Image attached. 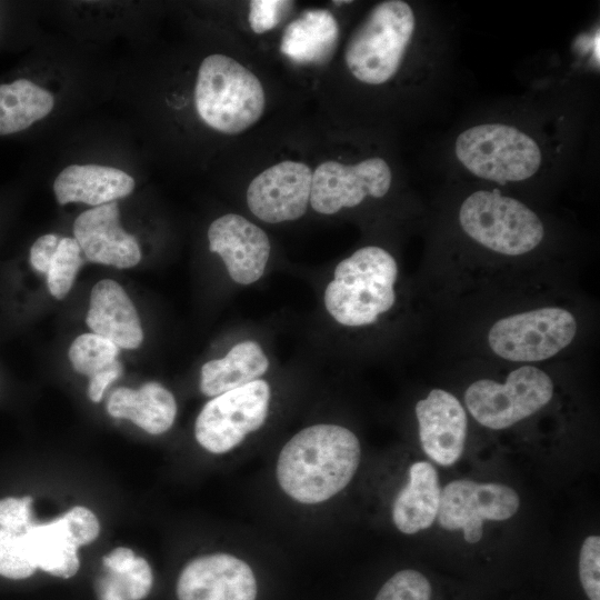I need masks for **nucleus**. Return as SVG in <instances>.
<instances>
[{"label":"nucleus","mask_w":600,"mask_h":600,"mask_svg":"<svg viewBox=\"0 0 600 600\" xmlns=\"http://www.w3.org/2000/svg\"><path fill=\"white\" fill-rule=\"evenodd\" d=\"M360 443L349 429L314 424L294 434L277 463L281 489L298 502L313 504L340 492L360 462Z\"/></svg>","instance_id":"obj_1"},{"label":"nucleus","mask_w":600,"mask_h":600,"mask_svg":"<svg viewBox=\"0 0 600 600\" xmlns=\"http://www.w3.org/2000/svg\"><path fill=\"white\" fill-rule=\"evenodd\" d=\"M324 290V307L340 324L361 327L374 323L396 301L398 266L377 246L363 247L343 259Z\"/></svg>","instance_id":"obj_2"},{"label":"nucleus","mask_w":600,"mask_h":600,"mask_svg":"<svg viewBox=\"0 0 600 600\" xmlns=\"http://www.w3.org/2000/svg\"><path fill=\"white\" fill-rule=\"evenodd\" d=\"M194 106L207 126L226 134H238L261 118L264 90L258 77L233 58L210 54L198 70Z\"/></svg>","instance_id":"obj_3"},{"label":"nucleus","mask_w":600,"mask_h":600,"mask_svg":"<svg viewBox=\"0 0 600 600\" xmlns=\"http://www.w3.org/2000/svg\"><path fill=\"white\" fill-rule=\"evenodd\" d=\"M414 27V13L407 2L378 3L346 47L344 60L351 74L367 84L390 80L399 70Z\"/></svg>","instance_id":"obj_4"},{"label":"nucleus","mask_w":600,"mask_h":600,"mask_svg":"<svg viewBox=\"0 0 600 600\" xmlns=\"http://www.w3.org/2000/svg\"><path fill=\"white\" fill-rule=\"evenodd\" d=\"M459 221L471 239L507 256L530 252L544 236L543 224L531 209L498 190L470 194L461 204Z\"/></svg>","instance_id":"obj_5"},{"label":"nucleus","mask_w":600,"mask_h":600,"mask_svg":"<svg viewBox=\"0 0 600 600\" xmlns=\"http://www.w3.org/2000/svg\"><path fill=\"white\" fill-rule=\"evenodd\" d=\"M454 151L471 173L500 184L529 179L541 164L538 143L502 123H484L462 131Z\"/></svg>","instance_id":"obj_6"},{"label":"nucleus","mask_w":600,"mask_h":600,"mask_svg":"<svg viewBox=\"0 0 600 600\" xmlns=\"http://www.w3.org/2000/svg\"><path fill=\"white\" fill-rule=\"evenodd\" d=\"M552 394L551 378L539 368L523 366L511 371L504 383L474 381L464 392V403L480 424L501 430L536 413Z\"/></svg>","instance_id":"obj_7"},{"label":"nucleus","mask_w":600,"mask_h":600,"mask_svg":"<svg viewBox=\"0 0 600 600\" xmlns=\"http://www.w3.org/2000/svg\"><path fill=\"white\" fill-rule=\"evenodd\" d=\"M576 333L577 321L571 312L546 307L498 320L489 330L488 342L506 360L533 362L559 353Z\"/></svg>","instance_id":"obj_8"},{"label":"nucleus","mask_w":600,"mask_h":600,"mask_svg":"<svg viewBox=\"0 0 600 600\" xmlns=\"http://www.w3.org/2000/svg\"><path fill=\"white\" fill-rule=\"evenodd\" d=\"M269 401L270 387L261 379L212 398L196 420L197 441L212 453L228 452L264 423Z\"/></svg>","instance_id":"obj_9"},{"label":"nucleus","mask_w":600,"mask_h":600,"mask_svg":"<svg viewBox=\"0 0 600 600\" xmlns=\"http://www.w3.org/2000/svg\"><path fill=\"white\" fill-rule=\"evenodd\" d=\"M519 504L518 493L508 486L454 480L441 489L437 519L441 528L462 530L464 540L476 543L482 538L484 520H507Z\"/></svg>","instance_id":"obj_10"},{"label":"nucleus","mask_w":600,"mask_h":600,"mask_svg":"<svg viewBox=\"0 0 600 600\" xmlns=\"http://www.w3.org/2000/svg\"><path fill=\"white\" fill-rule=\"evenodd\" d=\"M389 164L381 158H369L357 164L326 161L312 172L310 204L321 214H333L353 208L366 197L382 198L391 187Z\"/></svg>","instance_id":"obj_11"},{"label":"nucleus","mask_w":600,"mask_h":600,"mask_svg":"<svg viewBox=\"0 0 600 600\" xmlns=\"http://www.w3.org/2000/svg\"><path fill=\"white\" fill-rule=\"evenodd\" d=\"M100 531L96 514L77 506L60 518L48 522L34 521L29 530V554L37 569L52 576L70 578L80 562L78 548L91 543Z\"/></svg>","instance_id":"obj_12"},{"label":"nucleus","mask_w":600,"mask_h":600,"mask_svg":"<svg viewBox=\"0 0 600 600\" xmlns=\"http://www.w3.org/2000/svg\"><path fill=\"white\" fill-rule=\"evenodd\" d=\"M312 171L303 162L282 161L259 173L247 189L250 211L267 223L301 218L307 211Z\"/></svg>","instance_id":"obj_13"},{"label":"nucleus","mask_w":600,"mask_h":600,"mask_svg":"<svg viewBox=\"0 0 600 600\" xmlns=\"http://www.w3.org/2000/svg\"><path fill=\"white\" fill-rule=\"evenodd\" d=\"M208 240L210 251L221 257L234 282L247 286L262 277L271 244L261 228L242 216L228 213L210 224Z\"/></svg>","instance_id":"obj_14"},{"label":"nucleus","mask_w":600,"mask_h":600,"mask_svg":"<svg viewBox=\"0 0 600 600\" xmlns=\"http://www.w3.org/2000/svg\"><path fill=\"white\" fill-rule=\"evenodd\" d=\"M179 600H256L257 581L241 559L216 553L190 561L177 583Z\"/></svg>","instance_id":"obj_15"},{"label":"nucleus","mask_w":600,"mask_h":600,"mask_svg":"<svg viewBox=\"0 0 600 600\" xmlns=\"http://www.w3.org/2000/svg\"><path fill=\"white\" fill-rule=\"evenodd\" d=\"M416 416L424 453L443 467L458 461L463 452L468 427L461 402L446 390L432 389L417 402Z\"/></svg>","instance_id":"obj_16"},{"label":"nucleus","mask_w":600,"mask_h":600,"mask_svg":"<svg viewBox=\"0 0 600 600\" xmlns=\"http://www.w3.org/2000/svg\"><path fill=\"white\" fill-rule=\"evenodd\" d=\"M117 201L80 213L73 223V236L84 257L96 263L119 269L132 268L141 260L134 236L124 231L119 221Z\"/></svg>","instance_id":"obj_17"},{"label":"nucleus","mask_w":600,"mask_h":600,"mask_svg":"<svg viewBox=\"0 0 600 600\" xmlns=\"http://www.w3.org/2000/svg\"><path fill=\"white\" fill-rule=\"evenodd\" d=\"M86 322L92 333L122 349H137L143 341L134 306L123 288L111 279H103L93 286Z\"/></svg>","instance_id":"obj_18"},{"label":"nucleus","mask_w":600,"mask_h":600,"mask_svg":"<svg viewBox=\"0 0 600 600\" xmlns=\"http://www.w3.org/2000/svg\"><path fill=\"white\" fill-rule=\"evenodd\" d=\"M134 179L123 170L100 164H71L54 179L53 192L59 204L82 202L98 207L129 196Z\"/></svg>","instance_id":"obj_19"},{"label":"nucleus","mask_w":600,"mask_h":600,"mask_svg":"<svg viewBox=\"0 0 600 600\" xmlns=\"http://www.w3.org/2000/svg\"><path fill=\"white\" fill-rule=\"evenodd\" d=\"M338 38L333 14L326 9H309L287 26L280 51L299 64H323L333 56Z\"/></svg>","instance_id":"obj_20"},{"label":"nucleus","mask_w":600,"mask_h":600,"mask_svg":"<svg viewBox=\"0 0 600 600\" xmlns=\"http://www.w3.org/2000/svg\"><path fill=\"white\" fill-rule=\"evenodd\" d=\"M107 410L113 418L128 419L150 434H160L173 424L177 403L168 389L151 381L137 390L116 389L107 401Z\"/></svg>","instance_id":"obj_21"},{"label":"nucleus","mask_w":600,"mask_h":600,"mask_svg":"<svg viewBox=\"0 0 600 600\" xmlns=\"http://www.w3.org/2000/svg\"><path fill=\"white\" fill-rule=\"evenodd\" d=\"M441 488L434 467L427 461H418L409 468L408 483L394 499L392 520L406 534L428 529L434 522Z\"/></svg>","instance_id":"obj_22"},{"label":"nucleus","mask_w":600,"mask_h":600,"mask_svg":"<svg viewBox=\"0 0 600 600\" xmlns=\"http://www.w3.org/2000/svg\"><path fill=\"white\" fill-rule=\"evenodd\" d=\"M31 503V497L0 500V576L6 578L24 579L37 570L28 549Z\"/></svg>","instance_id":"obj_23"},{"label":"nucleus","mask_w":600,"mask_h":600,"mask_svg":"<svg viewBox=\"0 0 600 600\" xmlns=\"http://www.w3.org/2000/svg\"><path fill=\"white\" fill-rule=\"evenodd\" d=\"M268 368L269 360L260 344L242 341L223 358L210 360L201 367L200 390L208 397H217L257 380Z\"/></svg>","instance_id":"obj_24"},{"label":"nucleus","mask_w":600,"mask_h":600,"mask_svg":"<svg viewBox=\"0 0 600 600\" xmlns=\"http://www.w3.org/2000/svg\"><path fill=\"white\" fill-rule=\"evenodd\" d=\"M54 107L50 91L20 78L0 84V136L22 131L47 117Z\"/></svg>","instance_id":"obj_25"},{"label":"nucleus","mask_w":600,"mask_h":600,"mask_svg":"<svg viewBox=\"0 0 600 600\" xmlns=\"http://www.w3.org/2000/svg\"><path fill=\"white\" fill-rule=\"evenodd\" d=\"M109 574L98 583L100 600H141L152 586L149 563L134 556L129 548L120 547L103 557Z\"/></svg>","instance_id":"obj_26"},{"label":"nucleus","mask_w":600,"mask_h":600,"mask_svg":"<svg viewBox=\"0 0 600 600\" xmlns=\"http://www.w3.org/2000/svg\"><path fill=\"white\" fill-rule=\"evenodd\" d=\"M119 347L96 333L77 337L69 348V359L73 369L89 378L103 372L118 362Z\"/></svg>","instance_id":"obj_27"},{"label":"nucleus","mask_w":600,"mask_h":600,"mask_svg":"<svg viewBox=\"0 0 600 600\" xmlns=\"http://www.w3.org/2000/svg\"><path fill=\"white\" fill-rule=\"evenodd\" d=\"M82 251L74 238L61 237L46 272L49 292L63 299L70 291L76 276L83 264Z\"/></svg>","instance_id":"obj_28"},{"label":"nucleus","mask_w":600,"mask_h":600,"mask_svg":"<svg viewBox=\"0 0 600 600\" xmlns=\"http://www.w3.org/2000/svg\"><path fill=\"white\" fill-rule=\"evenodd\" d=\"M431 584L420 572L404 569L393 574L374 600H430Z\"/></svg>","instance_id":"obj_29"},{"label":"nucleus","mask_w":600,"mask_h":600,"mask_svg":"<svg viewBox=\"0 0 600 600\" xmlns=\"http://www.w3.org/2000/svg\"><path fill=\"white\" fill-rule=\"evenodd\" d=\"M579 577L589 600H600V538L584 539L579 554Z\"/></svg>","instance_id":"obj_30"},{"label":"nucleus","mask_w":600,"mask_h":600,"mask_svg":"<svg viewBox=\"0 0 600 600\" xmlns=\"http://www.w3.org/2000/svg\"><path fill=\"white\" fill-rule=\"evenodd\" d=\"M292 1L252 0L249 2L248 21L254 33H264L276 28L290 12Z\"/></svg>","instance_id":"obj_31"},{"label":"nucleus","mask_w":600,"mask_h":600,"mask_svg":"<svg viewBox=\"0 0 600 600\" xmlns=\"http://www.w3.org/2000/svg\"><path fill=\"white\" fill-rule=\"evenodd\" d=\"M61 237L48 233L39 237L30 249V263L32 268L41 273L47 272L50 261L58 248Z\"/></svg>","instance_id":"obj_32"},{"label":"nucleus","mask_w":600,"mask_h":600,"mask_svg":"<svg viewBox=\"0 0 600 600\" xmlns=\"http://www.w3.org/2000/svg\"><path fill=\"white\" fill-rule=\"evenodd\" d=\"M122 371V366L118 362L114 367L90 378L88 386V396L90 400L99 402L108 386L121 377Z\"/></svg>","instance_id":"obj_33"},{"label":"nucleus","mask_w":600,"mask_h":600,"mask_svg":"<svg viewBox=\"0 0 600 600\" xmlns=\"http://www.w3.org/2000/svg\"><path fill=\"white\" fill-rule=\"evenodd\" d=\"M351 1H333V3L336 4H340V3H350Z\"/></svg>","instance_id":"obj_34"}]
</instances>
